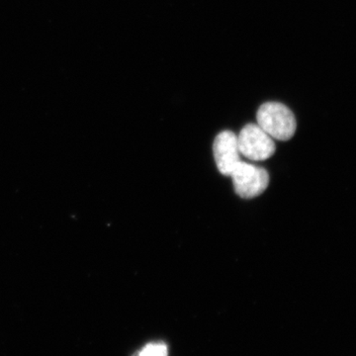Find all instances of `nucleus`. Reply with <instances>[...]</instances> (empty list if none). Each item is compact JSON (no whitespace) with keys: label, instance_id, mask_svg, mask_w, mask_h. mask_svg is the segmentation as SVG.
I'll use <instances>...</instances> for the list:
<instances>
[{"label":"nucleus","instance_id":"2","mask_svg":"<svg viewBox=\"0 0 356 356\" xmlns=\"http://www.w3.org/2000/svg\"><path fill=\"white\" fill-rule=\"evenodd\" d=\"M234 188L240 197H257L266 191L269 184V175L266 170L241 161L234 168L231 175Z\"/></svg>","mask_w":356,"mask_h":356},{"label":"nucleus","instance_id":"1","mask_svg":"<svg viewBox=\"0 0 356 356\" xmlns=\"http://www.w3.org/2000/svg\"><path fill=\"white\" fill-rule=\"evenodd\" d=\"M257 125L273 139L288 140L296 132L297 122L291 110L280 102H266L257 110Z\"/></svg>","mask_w":356,"mask_h":356},{"label":"nucleus","instance_id":"3","mask_svg":"<svg viewBox=\"0 0 356 356\" xmlns=\"http://www.w3.org/2000/svg\"><path fill=\"white\" fill-rule=\"evenodd\" d=\"M241 156L250 161H266L275 153V143L257 124H248L238 135Z\"/></svg>","mask_w":356,"mask_h":356},{"label":"nucleus","instance_id":"4","mask_svg":"<svg viewBox=\"0 0 356 356\" xmlns=\"http://www.w3.org/2000/svg\"><path fill=\"white\" fill-rule=\"evenodd\" d=\"M213 153L219 172L222 175L229 177L234 168L242 161L238 135L232 131H222L214 140Z\"/></svg>","mask_w":356,"mask_h":356},{"label":"nucleus","instance_id":"5","mask_svg":"<svg viewBox=\"0 0 356 356\" xmlns=\"http://www.w3.org/2000/svg\"><path fill=\"white\" fill-rule=\"evenodd\" d=\"M168 348L163 341H154L147 343L134 356H168Z\"/></svg>","mask_w":356,"mask_h":356}]
</instances>
